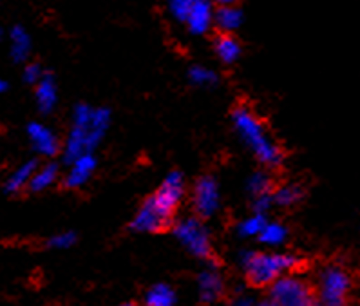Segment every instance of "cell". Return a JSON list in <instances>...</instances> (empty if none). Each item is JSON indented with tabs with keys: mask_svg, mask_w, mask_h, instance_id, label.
Returning a JSON list of instances; mask_svg holds the SVG:
<instances>
[{
	"mask_svg": "<svg viewBox=\"0 0 360 306\" xmlns=\"http://www.w3.org/2000/svg\"><path fill=\"white\" fill-rule=\"evenodd\" d=\"M110 127V111L107 107H91L78 103L72 109V122L69 134L62 144V156L65 163H71L82 154L94 153L102 144Z\"/></svg>",
	"mask_w": 360,
	"mask_h": 306,
	"instance_id": "6da1fadb",
	"label": "cell"
},
{
	"mask_svg": "<svg viewBox=\"0 0 360 306\" xmlns=\"http://www.w3.org/2000/svg\"><path fill=\"white\" fill-rule=\"evenodd\" d=\"M232 122L243 144L257 158L259 163H263L268 169H276L283 163V151L271 140L270 132L250 107H236L232 113Z\"/></svg>",
	"mask_w": 360,
	"mask_h": 306,
	"instance_id": "7a4b0ae2",
	"label": "cell"
},
{
	"mask_svg": "<svg viewBox=\"0 0 360 306\" xmlns=\"http://www.w3.org/2000/svg\"><path fill=\"white\" fill-rule=\"evenodd\" d=\"M239 263L245 268L248 285L264 288L270 286L277 277L297 270L301 261L295 255L283 254V252L245 250L239 255Z\"/></svg>",
	"mask_w": 360,
	"mask_h": 306,
	"instance_id": "3957f363",
	"label": "cell"
},
{
	"mask_svg": "<svg viewBox=\"0 0 360 306\" xmlns=\"http://www.w3.org/2000/svg\"><path fill=\"white\" fill-rule=\"evenodd\" d=\"M270 299L279 306H315L317 295L314 286L293 272L277 277L270 285Z\"/></svg>",
	"mask_w": 360,
	"mask_h": 306,
	"instance_id": "277c9868",
	"label": "cell"
},
{
	"mask_svg": "<svg viewBox=\"0 0 360 306\" xmlns=\"http://www.w3.org/2000/svg\"><path fill=\"white\" fill-rule=\"evenodd\" d=\"M353 281L346 268L330 264L319 276L317 302L321 306H347Z\"/></svg>",
	"mask_w": 360,
	"mask_h": 306,
	"instance_id": "5b68a950",
	"label": "cell"
},
{
	"mask_svg": "<svg viewBox=\"0 0 360 306\" xmlns=\"http://www.w3.org/2000/svg\"><path fill=\"white\" fill-rule=\"evenodd\" d=\"M174 236L194 257L212 261V241L201 217H183L174 225Z\"/></svg>",
	"mask_w": 360,
	"mask_h": 306,
	"instance_id": "8992f818",
	"label": "cell"
},
{
	"mask_svg": "<svg viewBox=\"0 0 360 306\" xmlns=\"http://www.w3.org/2000/svg\"><path fill=\"white\" fill-rule=\"evenodd\" d=\"M183 198H185V178H183L179 170L169 172L165 179L161 181L160 187H158V191L154 192V196H150L154 205L170 219L174 217L176 210L179 209Z\"/></svg>",
	"mask_w": 360,
	"mask_h": 306,
	"instance_id": "52a82bcc",
	"label": "cell"
},
{
	"mask_svg": "<svg viewBox=\"0 0 360 306\" xmlns=\"http://www.w3.org/2000/svg\"><path fill=\"white\" fill-rule=\"evenodd\" d=\"M192 205H194L198 217H201V219L212 217L219 210V185H217L214 176H201L195 181L194 191H192Z\"/></svg>",
	"mask_w": 360,
	"mask_h": 306,
	"instance_id": "ba28073f",
	"label": "cell"
},
{
	"mask_svg": "<svg viewBox=\"0 0 360 306\" xmlns=\"http://www.w3.org/2000/svg\"><path fill=\"white\" fill-rule=\"evenodd\" d=\"M170 223H172V219L161 212L150 198H147L136 212L131 229L136 232H163V230L169 229Z\"/></svg>",
	"mask_w": 360,
	"mask_h": 306,
	"instance_id": "9c48e42d",
	"label": "cell"
},
{
	"mask_svg": "<svg viewBox=\"0 0 360 306\" xmlns=\"http://www.w3.org/2000/svg\"><path fill=\"white\" fill-rule=\"evenodd\" d=\"M27 136H30L33 149L44 158H55L56 154L62 151V144H60L56 132L47 125L39 124V122H31L27 125Z\"/></svg>",
	"mask_w": 360,
	"mask_h": 306,
	"instance_id": "30bf717a",
	"label": "cell"
},
{
	"mask_svg": "<svg viewBox=\"0 0 360 306\" xmlns=\"http://www.w3.org/2000/svg\"><path fill=\"white\" fill-rule=\"evenodd\" d=\"M68 174L64 178V185L68 189H80L85 183L93 178L94 170H96L98 162L93 153L82 154V156L75 158L71 163H68Z\"/></svg>",
	"mask_w": 360,
	"mask_h": 306,
	"instance_id": "8fae6325",
	"label": "cell"
},
{
	"mask_svg": "<svg viewBox=\"0 0 360 306\" xmlns=\"http://www.w3.org/2000/svg\"><path fill=\"white\" fill-rule=\"evenodd\" d=\"M198 290L205 302H216L225 292V281L221 277L216 261H208V267L198 276Z\"/></svg>",
	"mask_w": 360,
	"mask_h": 306,
	"instance_id": "7c38bea8",
	"label": "cell"
},
{
	"mask_svg": "<svg viewBox=\"0 0 360 306\" xmlns=\"http://www.w3.org/2000/svg\"><path fill=\"white\" fill-rule=\"evenodd\" d=\"M183 24L187 26L191 34H195V37H201V34L208 33L210 27L214 26L212 2H194Z\"/></svg>",
	"mask_w": 360,
	"mask_h": 306,
	"instance_id": "4fadbf2b",
	"label": "cell"
},
{
	"mask_svg": "<svg viewBox=\"0 0 360 306\" xmlns=\"http://www.w3.org/2000/svg\"><path fill=\"white\" fill-rule=\"evenodd\" d=\"M34 100L44 115L55 111L58 103V85L51 72H44V77L34 84Z\"/></svg>",
	"mask_w": 360,
	"mask_h": 306,
	"instance_id": "5bb4252c",
	"label": "cell"
},
{
	"mask_svg": "<svg viewBox=\"0 0 360 306\" xmlns=\"http://www.w3.org/2000/svg\"><path fill=\"white\" fill-rule=\"evenodd\" d=\"M243 11L238 6H219L214 9V26L221 33H236L243 26Z\"/></svg>",
	"mask_w": 360,
	"mask_h": 306,
	"instance_id": "9a60e30c",
	"label": "cell"
},
{
	"mask_svg": "<svg viewBox=\"0 0 360 306\" xmlns=\"http://www.w3.org/2000/svg\"><path fill=\"white\" fill-rule=\"evenodd\" d=\"M60 179V167L55 162H46L42 165H37L33 176L30 179L27 189L33 192H42L51 189L56 181Z\"/></svg>",
	"mask_w": 360,
	"mask_h": 306,
	"instance_id": "2e32d148",
	"label": "cell"
},
{
	"mask_svg": "<svg viewBox=\"0 0 360 306\" xmlns=\"http://www.w3.org/2000/svg\"><path fill=\"white\" fill-rule=\"evenodd\" d=\"M31 49H33L31 34L22 26L13 27L11 34H9V53H11V58L15 62H18V64L27 62V58L31 55Z\"/></svg>",
	"mask_w": 360,
	"mask_h": 306,
	"instance_id": "e0dca14e",
	"label": "cell"
},
{
	"mask_svg": "<svg viewBox=\"0 0 360 306\" xmlns=\"http://www.w3.org/2000/svg\"><path fill=\"white\" fill-rule=\"evenodd\" d=\"M214 51H216L217 58L223 64H233L238 62L239 56L243 53V47L239 40L233 37L232 33H221L216 40H214Z\"/></svg>",
	"mask_w": 360,
	"mask_h": 306,
	"instance_id": "ac0fdd59",
	"label": "cell"
},
{
	"mask_svg": "<svg viewBox=\"0 0 360 306\" xmlns=\"http://www.w3.org/2000/svg\"><path fill=\"white\" fill-rule=\"evenodd\" d=\"M37 165H39V162H34V160H27V162H24L22 165H18L17 169L9 174V178L6 179L4 191L8 192V194H18L20 191L27 189Z\"/></svg>",
	"mask_w": 360,
	"mask_h": 306,
	"instance_id": "d6986e66",
	"label": "cell"
},
{
	"mask_svg": "<svg viewBox=\"0 0 360 306\" xmlns=\"http://www.w3.org/2000/svg\"><path fill=\"white\" fill-rule=\"evenodd\" d=\"M176 292L165 283L154 285L145 293V306H176Z\"/></svg>",
	"mask_w": 360,
	"mask_h": 306,
	"instance_id": "ffe728a7",
	"label": "cell"
},
{
	"mask_svg": "<svg viewBox=\"0 0 360 306\" xmlns=\"http://www.w3.org/2000/svg\"><path fill=\"white\" fill-rule=\"evenodd\" d=\"M257 238L266 247H281L288 239V229L279 222H266Z\"/></svg>",
	"mask_w": 360,
	"mask_h": 306,
	"instance_id": "44dd1931",
	"label": "cell"
},
{
	"mask_svg": "<svg viewBox=\"0 0 360 306\" xmlns=\"http://www.w3.org/2000/svg\"><path fill=\"white\" fill-rule=\"evenodd\" d=\"M302 198V189L299 185H281L277 189H271V200L274 205H279V207H293L301 201Z\"/></svg>",
	"mask_w": 360,
	"mask_h": 306,
	"instance_id": "7402d4cb",
	"label": "cell"
},
{
	"mask_svg": "<svg viewBox=\"0 0 360 306\" xmlns=\"http://www.w3.org/2000/svg\"><path fill=\"white\" fill-rule=\"evenodd\" d=\"M266 214L254 212L252 216L245 217L241 223L238 225V232L241 238H257L259 232L263 230V227L266 225Z\"/></svg>",
	"mask_w": 360,
	"mask_h": 306,
	"instance_id": "603a6c76",
	"label": "cell"
},
{
	"mask_svg": "<svg viewBox=\"0 0 360 306\" xmlns=\"http://www.w3.org/2000/svg\"><path fill=\"white\" fill-rule=\"evenodd\" d=\"M188 80L194 85H200V87H212L219 82V77L214 69L205 68V65H192L188 69Z\"/></svg>",
	"mask_w": 360,
	"mask_h": 306,
	"instance_id": "cb8c5ba5",
	"label": "cell"
},
{
	"mask_svg": "<svg viewBox=\"0 0 360 306\" xmlns=\"http://www.w3.org/2000/svg\"><path fill=\"white\" fill-rule=\"evenodd\" d=\"M246 189H248V192L254 196L264 194V192H271L270 174H268L266 170H257V172H254V174L248 178V181H246Z\"/></svg>",
	"mask_w": 360,
	"mask_h": 306,
	"instance_id": "d4e9b609",
	"label": "cell"
},
{
	"mask_svg": "<svg viewBox=\"0 0 360 306\" xmlns=\"http://www.w3.org/2000/svg\"><path fill=\"white\" fill-rule=\"evenodd\" d=\"M194 0H167V9H169L170 17L176 22H185L188 11H191Z\"/></svg>",
	"mask_w": 360,
	"mask_h": 306,
	"instance_id": "484cf974",
	"label": "cell"
},
{
	"mask_svg": "<svg viewBox=\"0 0 360 306\" xmlns=\"http://www.w3.org/2000/svg\"><path fill=\"white\" fill-rule=\"evenodd\" d=\"M75 243H77L75 232H60L49 239V247L56 248V250H65V248H71Z\"/></svg>",
	"mask_w": 360,
	"mask_h": 306,
	"instance_id": "4316f807",
	"label": "cell"
},
{
	"mask_svg": "<svg viewBox=\"0 0 360 306\" xmlns=\"http://www.w3.org/2000/svg\"><path fill=\"white\" fill-rule=\"evenodd\" d=\"M274 200H271V192H264V194L254 196V212L266 214L271 209Z\"/></svg>",
	"mask_w": 360,
	"mask_h": 306,
	"instance_id": "83f0119b",
	"label": "cell"
},
{
	"mask_svg": "<svg viewBox=\"0 0 360 306\" xmlns=\"http://www.w3.org/2000/svg\"><path fill=\"white\" fill-rule=\"evenodd\" d=\"M44 69L40 68L39 64H34V62H31V64H26V68H24V80H26V84H37V82L40 80V78L44 77Z\"/></svg>",
	"mask_w": 360,
	"mask_h": 306,
	"instance_id": "f1b7e54d",
	"label": "cell"
},
{
	"mask_svg": "<svg viewBox=\"0 0 360 306\" xmlns=\"http://www.w3.org/2000/svg\"><path fill=\"white\" fill-rule=\"evenodd\" d=\"M230 306H255V299L246 293H236Z\"/></svg>",
	"mask_w": 360,
	"mask_h": 306,
	"instance_id": "f546056e",
	"label": "cell"
},
{
	"mask_svg": "<svg viewBox=\"0 0 360 306\" xmlns=\"http://www.w3.org/2000/svg\"><path fill=\"white\" fill-rule=\"evenodd\" d=\"M239 0H212V4H219V6H236Z\"/></svg>",
	"mask_w": 360,
	"mask_h": 306,
	"instance_id": "4dcf8cb0",
	"label": "cell"
},
{
	"mask_svg": "<svg viewBox=\"0 0 360 306\" xmlns=\"http://www.w3.org/2000/svg\"><path fill=\"white\" fill-rule=\"evenodd\" d=\"M255 306H279L277 305L276 301H274V299H263V301H259V302H255Z\"/></svg>",
	"mask_w": 360,
	"mask_h": 306,
	"instance_id": "1f68e13d",
	"label": "cell"
},
{
	"mask_svg": "<svg viewBox=\"0 0 360 306\" xmlns=\"http://www.w3.org/2000/svg\"><path fill=\"white\" fill-rule=\"evenodd\" d=\"M6 89H8V84H6V82H4V80H2V78H0V94L4 93V91H6Z\"/></svg>",
	"mask_w": 360,
	"mask_h": 306,
	"instance_id": "d6a6232c",
	"label": "cell"
},
{
	"mask_svg": "<svg viewBox=\"0 0 360 306\" xmlns=\"http://www.w3.org/2000/svg\"><path fill=\"white\" fill-rule=\"evenodd\" d=\"M120 306H141V305H138V302H123V305Z\"/></svg>",
	"mask_w": 360,
	"mask_h": 306,
	"instance_id": "836d02e7",
	"label": "cell"
},
{
	"mask_svg": "<svg viewBox=\"0 0 360 306\" xmlns=\"http://www.w3.org/2000/svg\"><path fill=\"white\" fill-rule=\"evenodd\" d=\"M194 2H212V0H194Z\"/></svg>",
	"mask_w": 360,
	"mask_h": 306,
	"instance_id": "e575fe53",
	"label": "cell"
},
{
	"mask_svg": "<svg viewBox=\"0 0 360 306\" xmlns=\"http://www.w3.org/2000/svg\"><path fill=\"white\" fill-rule=\"evenodd\" d=\"M315 306H321V305H319V302H317V305H315Z\"/></svg>",
	"mask_w": 360,
	"mask_h": 306,
	"instance_id": "d590c367",
	"label": "cell"
}]
</instances>
